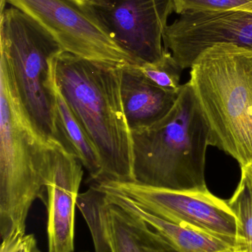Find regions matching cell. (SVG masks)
Instances as JSON below:
<instances>
[{
    "label": "cell",
    "mask_w": 252,
    "mask_h": 252,
    "mask_svg": "<svg viewBox=\"0 0 252 252\" xmlns=\"http://www.w3.org/2000/svg\"><path fill=\"white\" fill-rule=\"evenodd\" d=\"M53 142L22 104L10 67L0 59V235L1 252H13L25 237L36 199L46 192Z\"/></svg>",
    "instance_id": "6da1fadb"
},
{
    "label": "cell",
    "mask_w": 252,
    "mask_h": 252,
    "mask_svg": "<svg viewBox=\"0 0 252 252\" xmlns=\"http://www.w3.org/2000/svg\"><path fill=\"white\" fill-rule=\"evenodd\" d=\"M52 70L56 86L100 154L103 177L99 183L134 182L133 137L121 99V66L62 52L52 60Z\"/></svg>",
    "instance_id": "7a4b0ae2"
},
{
    "label": "cell",
    "mask_w": 252,
    "mask_h": 252,
    "mask_svg": "<svg viewBox=\"0 0 252 252\" xmlns=\"http://www.w3.org/2000/svg\"><path fill=\"white\" fill-rule=\"evenodd\" d=\"M189 82L210 130V145L252 163V50L217 44L191 66Z\"/></svg>",
    "instance_id": "3957f363"
},
{
    "label": "cell",
    "mask_w": 252,
    "mask_h": 252,
    "mask_svg": "<svg viewBox=\"0 0 252 252\" xmlns=\"http://www.w3.org/2000/svg\"><path fill=\"white\" fill-rule=\"evenodd\" d=\"M134 182L173 190H204L210 130L188 81L171 112L158 124L132 132Z\"/></svg>",
    "instance_id": "277c9868"
},
{
    "label": "cell",
    "mask_w": 252,
    "mask_h": 252,
    "mask_svg": "<svg viewBox=\"0 0 252 252\" xmlns=\"http://www.w3.org/2000/svg\"><path fill=\"white\" fill-rule=\"evenodd\" d=\"M62 52L32 16L13 6L1 12V57L10 67L22 104L41 133L62 146L52 86V60Z\"/></svg>",
    "instance_id": "5b68a950"
},
{
    "label": "cell",
    "mask_w": 252,
    "mask_h": 252,
    "mask_svg": "<svg viewBox=\"0 0 252 252\" xmlns=\"http://www.w3.org/2000/svg\"><path fill=\"white\" fill-rule=\"evenodd\" d=\"M42 25L64 52L93 62L137 64L111 36L92 3L83 0H4Z\"/></svg>",
    "instance_id": "8992f818"
},
{
    "label": "cell",
    "mask_w": 252,
    "mask_h": 252,
    "mask_svg": "<svg viewBox=\"0 0 252 252\" xmlns=\"http://www.w3.org/2000/svg\"><path fill=\"white\" fill-rule=\"evenodd\" d=\"M94 185L124 194L164 220L245 245L238 217L229 203L213 195L208 189L173 190L135 182H107Z\"/></svg>",
    "instance_id": "52a82bcc"
},
{
    "label": "cell",
    "mask_w": 252,
    "mask_h": 252,
    "mask_svg": "<svg viewBox=\"0 0 252 252\" xmlns=\"http://www.w3.org/2000/svg\"><path fill=\"white\" fill-rule=\"evenodd\" d=\"M92 4L114 41L137 64L163 57V36L174 0H95Z\"/></svg>",
    "instance_id": "ba28073f"
},
{
    "label": "cell",
    "mask_w": 252,
    "mask_h": 252,
    "mask_svg": "<svg viewBox=\"0 0 252 252\" xmlns=\"http://www.w3.org/2000/svg\"><path fill=\"white\" fill-rule=\"evenodd\" d=\"M164 48L183 69L192 66L204 50L217 44L252 50V1L219 12H187L167 25Z\"/></svg>",
    "instance_id": "9c48e42d"
},
{
    "label": "cell",
    "mask_w": 252,
    "mask_h": 252,
    "mask_svg": "<svg viewBox=\"0 0 252 252\" xmlns=\"http://www.w3.org/2000/svg\"><path fill=\"white\" fill-rule=\"evenodd\" d=\"M83 167L75 156L53 142L45 185L48 252H73L75 209Z\"/></svg>",
    "instance_id": "30bf717a"
},
{
    "label": "cell",
    "mask_w": 252,
    "mask_h": 252,
    "mask_svg": "<svg viewBox=\"0 0 252 252\" xmlns=\"http://www.w3.org/2000/svg\"><path fill=\"white\" fill-rule=\"evenodd\" d=\"M180 90L170 92L157 87L136 64L121 66V99L131 132L149 128L162 121L174 107Z\"/></svg>",
    "instance_id": "8fae6325"
},
{
    "label": "cell",
    "mask_w": 252,
    "mask_h": 252,
    "mask_svg": "<svg viewBox=\"0 0 252 252\" xmlns=\"http://www.w3.org/2000/svg\"><path fill=\"white\" fill-rule=\"evenodd\" d=\"M105 191L110 202L133 212L151 227L167 238L180 252H223L242 247L226 238L190 226L164 220L139 206L136 201L121 192L96 185Z\"/></svg>",
    "instance_id": "7c38bea8"
},
{
    "label": "cell",
    "mask_w": 252,
    "mask_h": 252,
    "mask_svg": "<svg viewBox=\"0 0 252 252\" xmlns=\"http://www.w3.org/2000/svg\"><path fill=\"white\" fill-rule=\"evenodd\" d=\"M108 201L107 227L112 252H180L139 216Z\"/></svg>",
    "instance_id": "4fadbf2b"
},
{
    "label": "cell",
    "mask_w": 252,
    "mask_h": 252,
    "mask_svg": "<svg viewBox=\"0 0 252 252\" xmlns=\"http://www.w3.org/2000/svg\"><path fill=\"white\" fill-rule=\"evenodd\" d=\"M52 86L62 146L79 160L94 184L99 183L103 177L100 154L56 86L53 75Z\"/></svg>",
    "instance_id": "5bb4252c"
},
{
    "label": "cell",
    "mask_w": 252,
    "mask_h": 252,
    "mask_svg": "<svg viewBox=\"0 0 252 252\" xmlns=\"http://www.w3.org/2000/svg\"><path fill=\"white\" fill-rule=\"evenodd\" d=\"M108 202L105 191L95 185L77 198L76 207L90 228L96 252H112L107 227Z\"/></svg>",
    "instance_id": "9a60e30c"
},
{
    "label": "cell",
    "mask_w": 252,
    "mask_h": 252,
    "mask_svg": "<svg viewBox=\"0 0 252 252\" xmlns=\"http://www.w3.org/2000/svg\"><path fill=\"white\" fill-rule=\"evenodd\" d=\"M138 70L157 87L170 92H179L181 88L180 76L183 70L173 55L166 50L158 62L136 64Z\"/></svg>",
    "instance_id": "2e32d148"
},
{
    "label": "cell",
    "mask_w": 252,
    "mask_h": 252,
    "mask_svg": "<svg viewBox=\"0 0 252 252\" xmlns=\"http://www.w3.org/2000/svg\"><path fill=\"white\" fill-rule=\"evenodd\" d=\"M227 201L238 217L241 237L247 252H252V189L241 179L235 192Z\"/></svg>",
    "instance_id": "e0dca14e"
},
{
    "label": "cell",
    "mask_w": 252,
    "mask_h": 252,
    "mask_svg": "<svg viewBox=\"0 0 252 252\" xmlns=\"http://www.w3.org/2000/svg\"><path fill=\"white\" fill-rule=\"evenodd\" d=\"M252 0H174L175 12H219L235 8Z\"/></svg>",
    "instance_id": "ac0fdd59"
},
{
    "label": "cell",
    "mask_w": 252,
    "mask_h": 252,
    "mask_svg": "<svg viewBox=\"0 0 252 252\" xmlns=\"http://www.w3.org/2000/svg\"><path fill=\"white\" fill-rule=\"evenodd\" d=\"M13 252H40L36 245V241L33 235H25L22 244Z\"/></svg>",
    "instance_id": "d6986e66"
},
{
    "label": "cell",
    "mask_w": 252,
    "mask_h": 252,
    "mask_svg": "<svg viewBox=\"0 0 252 252\" xmlns=\"http://www.w3.org/2000/svg\"><path fill=\"white\" fill-rule=\"evenodd\" d=\"M252 189V163L247 167L241 168V179Z\"/></svg>",
    "instance_id": "ffe728a7"
},
{
    "label": "cell",
    "mask_w": 252,
    "mask_h": 252,
    "mask_svg": "<svg viewBox=\"0 0 252 252\" xmlns=\"http://www.w3.org/2000/svg\"><path fill=\"white\" fill-rule=\"evenodd\" d=\"M223 252H247L246 246H242V247H237V248L233 249V250H228V251Z\"/></svg>",
    "instance_id": "44dd1931"
},
{
    "label": "cell",
    "mask_w": 252,
    "mask_h": 252,
    "mask_svg": "<svg viewBox=\"0 0 252 252\" xmlns=\"http://www.w3.org/2000/svg\"><path fill=\"white\" fill-rule=\"evenodd\" d=\"M83 1H87V2L93 3V1H95V0H83Z\"/></svg>",
    "instance_id": "7402d4cb"
},
{
    "label": "cell",
    "mask_w": 252,
    "mask_h": 252,
    "mask_svg": "<svg viewBox=\"0 0 252 252\" xmlns=\"http://www.w3.org/2000/svg\"><path fill=\"white\" fill-rule=\"evenodd\" d=\"M3 1H4V0H1V3L3 2Z\"/></svg>",
    "instance_id": "603a6c76"
}]
</instances>
